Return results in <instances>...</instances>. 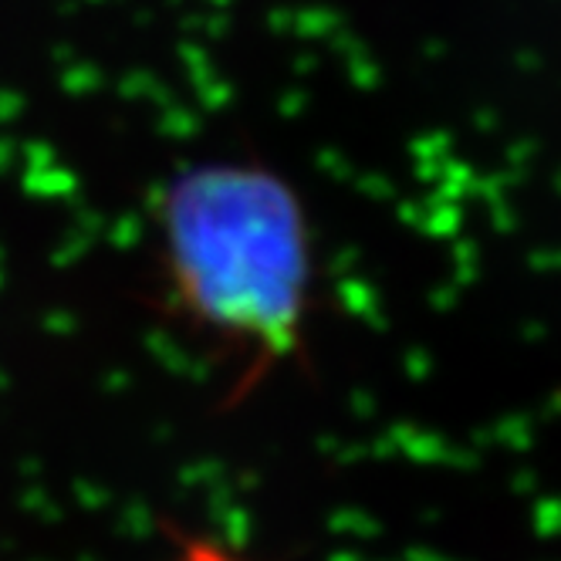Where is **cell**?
Instances as JSON below:
<instances>
[{"label": "cell", "mask_w": 561, "mask_h": 561, "mask_svg": "<svg viewBox=\"0 0 561 561\" xmlns=\"http://www.w3.org/2000/svg\"><path fill=\"white\" fill-rule=\"evenodd\" d=\"M173 295L193 322L257 358L298 345L308 301V237L295 193L257 167L183 176L163 210Z\"/></svg>", "instance_id": "6da1fadb"}, {"label": "cell", "mask_w": 561, "mask_h": 561, "mask_svg": "<svg viewBox=\"0 0 561 561\" xmlns=\"http://www.w3.org/2000/svg\"><path fill=\"white\" fill-rule=\"evenodd\" d=\"M176 561H240V558H237V554H230L227 548L214 545V541H204V538H186V541H180Z\"/></svg>", "instance_id": "7a4b0ae2"}]
</instances>
